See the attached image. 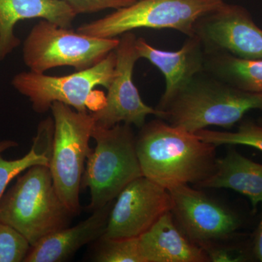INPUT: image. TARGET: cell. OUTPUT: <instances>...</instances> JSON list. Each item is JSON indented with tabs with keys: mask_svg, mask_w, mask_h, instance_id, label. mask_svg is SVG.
I'll list each match as a JSON object with an SVG mask.
<instances>
[{
	"mask_svg": "<svg viewBox=\"0 0 262 262\" xmlns=\"http://www.w3.org/2000/svg\"><path fill=\"white\" fill-rule=\"evenodd\" d=\"M196 135L215 146L244 145L262 151V126L250 120L243 122L235 131H219L203 129Z\"/></svg>",
	"mask_w": 262,
	"mask_h": 262,
	"instance_id": "ffe728a7",
	"label": "cell"
},
{
	"mask_svg": "<svg viewBox=\"0 0 262 262\" xmlns=\"http://www.w3.org/2000/svg\"><path fill=\"white\" fill-rule=\"evenodd\" d=\"M216 148L158 117L144 124L136 136L143 176L167 189L198 185L209 177L215 170Z\"/></svg>",
	"mask_w": 262,
	"mask_h": 262,
	"instance_id": "6da1fadb",
	"label": "cell"
},
{
	"mask_svg": "<svg viewBox=\"0 0 262 262\" xmlns=\"http://www.w3.org/2000/svg\"><path fill=\"white\" fill-rule=\"evenodd\" d=\"M194 35L206 54H228L246 60L262 59V29L239 5L224 3L196 21Z\"/></svg>",
	"mask_w": 262,
	"mask_h": 262,
	"instance_id": "8fae6325",
	"label": "cell"
},
{
	"mask_svg": "<svg viewBox=\"0 0 262 262\" xmlns=\"http://www.w3.org/2000/svg\"><path fill=\"white\" fill-rule=\"evenodd\" d=\"M76 16L63 0H0V63L20 46L14 33L20 20L40 18L70 28Z\"/></svg>",
	"mask_w": 262,
	"mask_h": 262,
	"instance_id": "9a60e30c",
	"label": "cell"
},
{
	"mask_svg": "<svg viewBox=\"0 0 262 262\" xmlns=\"http://www.w3.org/2000/svg\"><path fill=\"white\" fill-rule=\"evenodd\" d=\"M114 202L95 210L89 218L77 225L48 234L31 246L24 262H63L70 259L81 248L102 237Z\"/></svg>",
	"mask_w": 262,
	"mask_h": 262,
	"instance_id": "5bb4252c",
	"label": "cell"
},
{
	"mask_svg": "<svg viewBox=\"0 0 262 262\" xmlns=\"http://www.w3.org/2000/svg\"><path fill=\"white\" fill-rule=\"evenodd\" d=\"M76 14L94 13L107 9H119L128 6L135 2L131 0H63Z\"/></svg>",
	"mask_w": 262,
	"mask_h": 262,
	"instance_id": "603a6c76",
	"label": "cell"
},
{
	"mask_svg": "<svg viewBox=\"0 0 262 262\" xmlns=\"http://www.w3.org/2000/svg\"><path fill=\"white\" fill-rule=\"evenodd\" d=\"M18 144L13 140L0 141V201L6 191L8 184L15 177L26 170L36 165L49 166L50 160L46 155L38 151L33 146L30 151L22 158L15 160H6L3 157V153L11 148L16 147Z\"/></svg>",
	"mask_w": 262,
	"mask_h": 262,
	"instance_id": "44dd1931",
	"label": "cell"
},
{
	"mask_svg": "<svg viewBox=\"0 0 262 262\" xmlns=\"http://www.w3.org/2000/svg\"><path fill=\"white\" fill-rule=\"evenodd\" d=\"M254 110L262 111V94L244 91L203 72L160 112L158 118L195 134L210 126L232 128Z\"/></svg>",
	"mask_w": 262,
	"mask_h": 262,
	"instance_id": "7a4b0ae2",
	"label": "cell"
},
{
	"mask_svg": "<svg viewBox=\"0 0 262 262\" xmlns=\"http://www.w3.org/2000/svg\"><path fill=\"white\" fill-rule=\"evenodd\" d=\"M51 110L54 136L49 168L57 192L74 215L81 212L80 193L84 163L93 149L95 121L89 113H80L68 105L54 102Z\"/></svg>",
	"mask_w": 262,
	"mask_h": 262,
	"instance_id": "8992f818",
	"label": "cell"
},
{
	"mask_svg": "<svg viewBox=\"0 0 262 262\" xmlns=\"http://www.w3.org/2000/svg\"><path fill=\"white\" fill-rule=\"evenodd\" d=\"M116 55L112 51L102 61L89 69L65 76L22 72L14 76L11 84L18 93L28 98L33 110L44 114L54 102L68 105L80 113L96 111L93 98L101 92L98 86L108 89L116 75Z\"/></svg>",
	"mask_w": 262,
	"mask_h": 262,
	"instance_id": "52a82bcc",
	"label": "cell"
},
{
	"mask_svg": "<svg viewBox=\"0 0 262 262\" xmlns=\"http://www.w3.org/2000/svg\"><path fill=\"white\" fill-rule=\"evenodd\" d=\"M131 1H133V2H136V1H138V0H131Z\"/></svg>",
	"mask_w": 262,
	"mask_h": 262,
	"instance_id": "4316f807",
	"label": "cell"
},
{
	"mask_svg": "<svg viewBox=\"0 0 262 262\" xmlns=\"http://www.w3.org/2000/svg\"><path fill=\"white\" fill-rule=\"evenodd\" d=\"M134 32L124 33L119 38L115 48L116 75L108 88L104 104L92 112L95 125L110 128L117 124L125 123L141 128L149 115L160 117L159 111L143 101L133 80L134 67L140 59Z\"/></svg>",
	"mask_w": 262,
	"mask_h": 262,
	"instance_id": "30bf717a",
	"label": "cell"
},
{
	"mask_svg": "<svg viewBox=\"0 0 262 262\" xmlns=\"http://www.w3.org/2000/svg\"><path fill=\"white\" fill-rule=\"evenodd\" d=\"M91 261L96 262H145L141 254L139 237L106 238L94 242Z\"/></svg>",
	"mask_w": 262,
	"mask_h": 262,
	"instance_id": "d6986e66",
	"label": "cell"
},
{
	"mask_svg": "<svg viewBox=\"0 0 262 262\" xmlns=\"http://www.w3.org/2000/svg\"><path fill=\"white\" fill-rule=\"evenodd\" d=\"M73 216L57 192L47 165L26 170L0 201V221L23 234L31 246L70 227Z\"/></svg>",
	"mask_w": 262,
	"mask_h": 262,
	"instance_id": "3957f363",
	"label": "cell"
},
{
	"mask_svg": "<svg viewBox=\"0 0 262 262\" xmlns=\"http://www.w3.org/2000/svg\"><path fill=\"white\" fill-rule=\"evenodd\" d=\"M208 256V261L237 262L244 261L242 255L235 250L223 246L221 243L207 245L202 248Z\"/></svg>",
	"mask_w": 262,
	"mask_h": 262,
	"instance_id": "cb8c5ba5",
	"label": "cell"
},
{
	"mask_svg": "<svg viewBox=\"0 0 262 262\" xmlns=\"http://www.w3.org/2000/svg\"><path fill=\"white\" fill-rule=\"evenodd\" d=\"M92 138L96 145L88 157L81 189L89 188L88 208L94 211L115 201L124 188L143 173L131 125L120 123L110 128L95 125Z\"/></svg>",
	"mask_w": 262,
	"mask_h": 262,
	"instance_id": "277c9868",
	"label": "cell"
},
{
	"mask_svg": "<svg viewBox=\"0 0 262 262\" xmlns=\"http://www.w3.org/2000/svg\"><path fill=\"white\" fill-rule=\"evenodd\" d=\"M204 72L239 89L262 94V59H242L221 53L206 54Z\"/></svg>",
	"mask_w": 262,
	"mask_h": 262,
	"instance_id": "ac0fdd59",
	"label": "cell"
},
{
	"mask_svg": "<svg viewBox=\"0 0 262 262\" xmlns=\"http://www.w3.org/2000/svg\"><path fill=\"white\" fill-rule=\"evenodd\" d=\"M30 248L23 234L0 221V262H24Z\"/></svg>",
	"mask_w": 262,
	"mask_h": 262,
	"instance_id": "7402d4cb",
	"label": "cell"
},
{
	"mask_svg": "<svg viewBox=\"0 0 262 262\" xmlns=\"http://www.w3.org/2000/svg\"><path fill=\"white\" fill-rule=\"evenodd\" d=\"M110 211L102 237H140L171 210L168 190L142 176L134 179L119 194Z\"/></svg>",
	"mask_w": 262,
	"mask_h": 262,
	"instance_id": "7c38bea8",
	"label": "cell"
},
{
	"mask_svg": "<svg viewBox=\"0 0 262 262\" xmlns=\"http://www.w3.org/2000/svg\"><path fill=\"white\" fill-rule=\"evenodd\" d=\"M224 3L225 0H138L82 24L77 31L90 37L110 39L137 29H170L192 37L196 21Z\"/></svg>",
	"mask_w": 262,
	"mask_h": 262,
	"instance_id": "5b68a950",
	"label": "cell"
},
{
	"mask_svg": "<svg viewBox=\"0 0 262 262\" xmlns=\"http://www.w3.org/2000/svg\"><path fill=\"white\" fill-rule=\"evenodd\" d=\"M171 212L179 228L192 242L203 248L231 238L241 225L230 208L189 184L168 189Z\"/></svg>",
	"mask_w": 262,
	"mask_h": 262,
	"instance_id": "9c48e42d",
	"label": "cell"
},
{
	"mask_svg": "<svg viewBox=\"0 0 262 262\" xmlns=\"http://www.w3.org/2000/svg\"><path fill=\"white\" fill-rule=\"evenodd\" d=\"M258 123L262 126V117H261L260 119H258Z\"/></svg>",
	"mask_w": 262,
	"mask_h": 262,
	"instance_id": "484cf974",
	"label": "cell"
},
{
	"mask_svg": "<svg viewBox=\"0 0 262 262\" xmlns=\"http://www.w3.org/2000/svg\"><path fill=\"white\" fill-rule=\"evenodd\" d=\"M118 44L119 38L90 37L42 19L24 40L22 53L24 63L37 73L60 67L81 71L102 61Z\"/></svg>",
	"mask_w": 262,
	"mask_h": 262,
	"instance_id": "ba28073f",
	"label": "cell"
},
{
	"mask_svg": "<svg viewBox=\"0 0 262 262\" xmlns=\"http://www.w3.org/2000/svg\"><path fill=\"white\" fill-rule=\"evenodd\" d=\"M139 244L145 262L208 261L204 250L188 238L170 211L141 234Z\"/></svg>",
	"mask_w": 262,
	"mask_h": 262,
	"instance_id": "2e32d148",
	"label": "cell"
},
{
	"mask_svg": "<svg viewBox=\"0 0 262 262\" xmlns=\"http://www.w3.org/2000/svg\"><path fill=\"white\" fill-rule=\"evenodd\" d=\"M196 186L232 189L247 196L256 208L262 203V164L231 149L224 158L216 160L213 173Z\"/></svg>",
	"mask_w": 262,
	"mask_h": 262,
	"instance_id": "e0dca14e",
	"label": "cell"
},
{
	"mask_svg": "<svg viewBox=\"0 0 262 262\" xmlns=\"http://www.w3.org/2000/svg\"><path fill=\"white\" fill-rule=\"evenodd\" d=\"M253 251V254L256 256V258H257L258 261L262 262V211L261 220H260L256 234H255Z\"/></svg>",
	"mask_w": 262,
	"mask_h": 262,
	"instance_id": "d4e9b609",
	"label": "cell"
},
{
	"mask_svg": "<svg viewBox=\"0 0 262 262\" xmlns=\"http://www.w3.org/2000/svg\"><path fill=\"white\" fill-rule=\"evenodd\" d=\"M136 46L140 58H145L152 63L165 77V91L155 108L159 113L196 75L204 72L206 53L196 36L188 37L177 51H161L141 37H137Z\"/></svg>",
	"mask_w": 262,
	"mask_h": 262,
	"instance_id": "4fadbf2b",
	"label": "cell"
}]
</instances>
